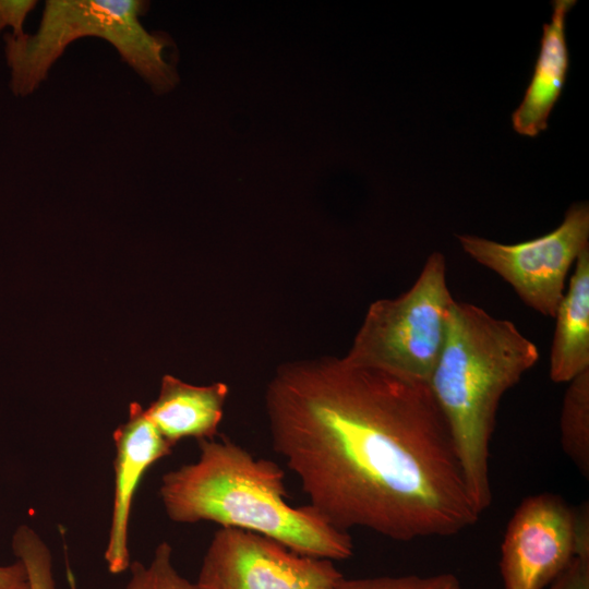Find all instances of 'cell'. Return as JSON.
Returning <instances> with one entry per match:
<instances>
[{"mask_svg": "<svg viewBox=\"0 0 589 589\" xmlns=\"http://www.w3.org/2000/svg\"><path fill=\"white\" fill-rule=\"evenodd\" d=\"M272 446L338 530L449 537L480 513L428 382L345 357L287 362L265 392Z\"/></svg>", "mask_w": 589, "mask_h": 589, "instance_id": "cell-1", "label": "cell"}, {"mask_svg": "<svg viewBox=\"0 0 589 589\" xmlns=\"http://www.w3.org/2000/svg\"><path fill=\"white\" fill-rule=\"evenodd\" d=\"M196 461L164 474L159 495L175 522L212 521L272 538L290 550L330 561L347 560L348 532L329 525L308 505L287 502L284 470L255 458L227 437L199 441Z\"/></svg>", "mask_w": 589, "mask_h": 589, "instance_id": "cell-2", "label": "cell"}, {"mask_svg": "<svg viewBox=\"0 0 589 589\" xmlns=\"http://www.w3.org/2000/svg\"><path fill=\"white\" fill-rule=\"evenodd\" d=\"M538 359L536 344L513 322L476 304L453 301L446 339L429 385L480 514L492 502L490 444L500 401Z\"/></svg>", "mask_w": 589, "mask_h": 589, "instance_id": "cell-3", "label": "cell"}, {"mask_svg": "<svg viewBox=\"0 0 589 589\" xmlns=\"http://www.w3.org/2000/svg\"><path fill=\"white\" fill-rule=\"evenodd\" d=\"M147 9L143 0L46 1L35 33L4 34L11 92L21 97L34 93L68 46L83 37L108 41L154 92H168L178 81L172 44L144 27L141 17Z\"/></svg>", "mask_w": 589, "mask_h": 589, "instance_id": "cell-4", "label": "cell"}, {"mask_svg": "<svg viewBox=\"0 0 589 589\" xmlns=\"http://www.w3.org/2000/svg\"><path fill=\"white\" fill-rule=\"evenodd\" d=\"M454 300L446 260L433 252L411 288L397 298L370 304L344 357L359 365L429 383L446 339Z\"/></svg>", "mask_w": 589, "mask_h": 589, "instance_id": "cell-5", "label": "cell"}, {"mask_svg": "<svg viewBox=\"0 0 589 589\" xmlns=\"http://www.w3.org/2000/svg\"><path fill=\"white\" fill-rule=\"evenodd\" d=\"M462 250L508 283L520 300L554 317L568 272L589 247V206L575 203L562 224L537 239L504 244L473 235H458Z\"/></svg>", "mask_w": 589, "mask_h": 589, "instance_id": "cell-6", "label": "cell"}, {"mask_svg": "<svg viewBox=\"0 0 589 589\" xmlns=\"http://www.w3.org/2000/svg\"><path fill=\"white\" fill-rule=\"evenodd\" d=\"M579 555H589L588 505L574 508L552 493L528 496L502 542L504 588L543 589Z\"/></svg>", "mask_w": 589, "mask_h": 589, "instance_id": "cell-7", "label": "cell"}, {"mask_svg": "<svg viewBox=\"0 0 589 589\" xmlns=\"http://www.w3.org/2000/svg\"><path fill=\"white\" fill-rule=\"evenodd\" d=\"M344 578L330 560L299 554L259 533L221 527L211 540L195 584L199 589H337Z\"/></svg>", "mask_w": 589, "mask_h": 589, "instance_id": "cell-8", "label": "cell"}, {"mask_svg": "<svg viewBox=\"0 0 589 589\" xmlns=\"http://www.w3.org/2000/svg\"><path fill=\"white\" fill-rule=\"evenodd\" d=\"M116 446L115 491L105 561L111 574H120L130 567L129 521L132 502L139 484L157 460L172 452L137 402L129 408V419L113 432Z\"/></svg>", "mask_w": 589, "mask_h": 589, "instance_id": "cell-9", "label": "cell"}, {"mask_svg": "<svg viewBox=\"0 0 589 589\" xmlns=\"http://www.w3.org/2000/svg\"><path fill=\"white\" fill-rule=\"evenodd\" d=\"M228 393L223 382L195 386L166 374L157 399L145 411L172 446L187 437L212 440L223 419Z\"/></svg>", "mask_w": 589, "mask_h": 589, "instance_id": "cell-10", "label": "cell"}, {"mask_svg": "<svg viewBox=\"0 0 589 589\" xmlns=\"http://www.w3.org/2000/svg\"><path fill=\"white\" fill-rule=\"evenodd\" d=\"M575 3L574 0L553 1L551 22L543 25L533 75L512 117L514 130L521 135L537 136L545 130L552 108L561 96L569 65L565 19Z\"/></svg>", "mask_w": 589, "mask_h": 589, "instance_id": "cell-11", "label": "cell"}, {"mask_svg": "<svg viewBox=\"0 0 589 589\" xmlns=\"http://www.w3.org/2000/svg\"><path fill=\"white\" fill-rule=\"evenodd\" d=\"M554 318L550 377L555 383H568L589 369V247L575 262Z\"/></svg>", "mask_w": 589, "mask_h": 589, "instance_id": "cell-12", "label": "cell"}, {"mask_svg": "<svg viewBox=\"0 0 589 589\" xmlns=\"http://www.w3.org/2000/svg\"><path fill=\"white\" fill-rule=\"evenodd\" d=\"M563 450L580 473L589 477V369L568 382L561 418Z\"/></svg>", "mask_w": 589, "mask_h": 589, "instance_id": "cell-13", "label": "cell"}, {"mask_svg": "<svg viewBox=\"0 0 589 589\" xmlns=\"http://www.w3.org/2000/svg\"><path fill=\"white\" fill-rule=\"evenodd\" d=\"M130 570L125 589H199L196 584L177 572L172 564V548L166 541L157 545L147 565L132 562Z\"/></svg>", "mask_w": 589, "mask_h": 589, "instance_id": "cell-14", "label": "cell"}, {"mask_svg": "<svg viewBox=\"0 0 589 589\" xmlns=\"http://www.w3.org/2000/svg\"><path fill=\"white\" fill-rule=\"evenodd\" d=\"M12 549L26 568L31 589H56L50 551L31 527L22 525L15 530Z\"/></svg>", "mask_w": 589, "mask_h": 589, "instance_id": "cell-15", "label": "cell"}, {"mask_svg": "<svg viewBox=\"0 0 589 589\" xmlns=\"http://www.w3.org/2000/svg\"><path fill=\"white\" fill-rule=\"evenodd\" d=\"M337 589H465L452 574L344 578Z\"/></svg>", "mask_w": 589, "mask_h": 589, "instance_id": "cell-16", "label": "cell"}, {"mask_svg": "<svg viewBox=\"0 0 589 589\" xmlns=\"http://www.w3.org/2000/svg\"><path fill=\"white\" fill-rule=\"evenodd\" d=\"M37 3L36 0H0V33L11 27L13 36H23L26 17Z\"/></svg>", "mask_w": 589, "mask_h": 589, "instance_id": "cell-17", "label": "cell"}, {"mask_svg": "<svg viewBox=\"0 0 589 589\" xmlns=\"http://www.w3.org/2000/svg\"><path fill=\"white\" fill-rule=\"evenodd\" d=\"M550 589H589V555L574 557Z\"/></svg>", "mask_w": 589, "mask_h": 589, "instance_id": "cell-18", "label": "cell"}, {"mask_svg": "<svg viewBox=\"0 0 589 589\" xmlns=\"http://www.w3.org/2000/svg\"><path fill=\"white\" fill-rule=\"evenodd\" d=\"M0 589H31L26 568L21 561L8 566L0 565Z\"/></svg>", "mask_w": 589, "mask_h": 589, "instance_id": "cell-19", "label": "cell"}]
</instances>
